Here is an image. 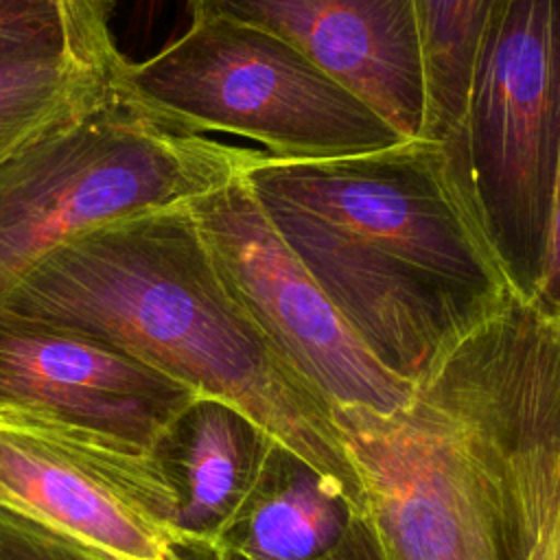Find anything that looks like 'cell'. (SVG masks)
<instances>
[{
  "label": "cell",
  "instance_id": "16",
  "mask_svg": "<svg viewBox=\"0 0 560 560\" xmlns=\"http://www.w3.org/2000/svg\"><path fill=\"white\" fill-rule=\"evenodd\" d=\"M61 55L72 57L59 0H0V61Z\"/></svg>",
  "mask_w": 560,
  "mask_h": 560
},
{
  "label": "cell",
  "instance_id": "6",
  "mask_svg": "<svg viewBox=\"0 0 560 560\" xmlns=\"http://www.w3.org/2000/svg\"><path fill=\"white\" fill-rule=\"evenodd\" d=\"M385 560H510L483 433L444 359L392 413L337 407Z\"/></svg>",
  "mask_w": 560,
  "mask_h": 560
},
{
  "label": "cell",
  "instance_id": "3",
  "mask_svg": "<svg viewBox=\"0 0 560 560\" xmlns=\"http://www.w3.org/2000/svg\"><path fill=\"white\" fill-rule=\"evenodd\" d=\"M260 155L177 129L120 85L0 164V300L57 245L195 201L243 177Z\"/></svg>",
  "mask_w": 560,
  "mask_h": 560
},
{
  "label": "cell",
  "instance_id": "18",
  "mask_svg": "<svg viewBox=\"0 0 560 560\" xmlns=\"http://www.w3.org/2000/svg\"><path fill=\"white\" fill-rule=\"evenodd\" d=\"M0 560H112L74 538L0 505Z\"/></svg>",
  "mask_w": 560,
  "mask_h": 560
},
{
  "label": "cell",
  "instance_id": "9",
  "mask_svg": "<svg viewBox=\"0 0 560 560\" xmlns=\"http://www.w3.org/2000/svg\"><path fill=\"white\" fill-rule=\"evenodd\" d=\"M186 206L232 295L332 409L392 413L409 402L416 385L389 372L352 332L243 177Z\"/></svg>",
  "mask_w": 560,
  "mask_h": 560
},
{
  "label": "cell",
  "instance_id": "5",
  "mask_svg": "<svg viewBox=\"0 0 560 560\" xmlns=\"http://www.w3.org/2000/svg\"><path fill=\"white\" fill-rule=\"evenodd\" d=\"M118 81L177 129L243 136L282 160H335L407 140L289 42L219 15L192 18L142 61L125 59Z\"/></svg>",
  "mask_w": 560,
  "mask_h": 560
},
{
  "label": "cell",
  "instance_id": "12",
  "mask_svg": "<svg viewBox=\"0 0 560 560\" xmlns=\"http://www.w3.org/2000/svg\"><path fill=\"white\" fill-rule=\"evenodd\" d=\"M217 551L221 560H385L370 516L280 442Z\"/></svg>",
  "mask_w": 560,
  "mask_h": 560
},
{
  "label": "cell",
  "instance_id": "14",
  "mask_svg": "<svg viewBox=\"0 0 560 560\" xmlns=\"http://www.w3.org/2000/svg\"><path fill=\"white\" fill-rule=\"evenodd\" d=\"M118 90V77L70 55L0 61V164Z\"/></svg>",
  "mask_w": 560,
  "mask_h": 560
},
{
  "label": "cell",
  "instance_id": "7",
  "mask_svg": "<svg viewBox=\"0 0 560 560\" xmlns=\"http://www.w3.org/2000/svg\"><path fill=\"white\" fill-rule=\"evenodd\" d=\"M444 361L501 483L510 560H560V319L512 293Z\"/></svg>",
  "mask_w": 560,
  "mask_h": 560
},
{
  "label": "cell",
  "instance_id": "4",
  "mask_svg": "<svg viewBox=\"0 0 560 560\" xmlns=\"http://www.w3.org/2000/svg\"><path fill=\"white\" fill-rule=\"evenodd\" d=\"M446 168L510 291L542 278L560 164V0H501L479 42Z\"/></svg>",
  "mask_w": 560,
  "mask_h": 560
},
{
  "label": "cell",
  "instance_id": "2",
  "mask_svg": "<svg viewBox=\"0 0 560 560\" xmlns=\"http://www.w3.org/2000/svg\"><path fill=\"white\" fill-rule=\"evenodd\" d=\"M0 308L98 337L234 405L368 514L335 409L232 295L186 203L57 245Z\"/></svg>",
  "mask_w": 560,
  "mask_h": 560
},
{
  "label": "cell",
  "instance_id": "19",
  "mask_svg": "<svg viewBox=\"0 0 560 560\" xmlns=\"http://www.w3.org/2000/svg\"><path fill=\"white\" fill-rule=\"evenodd\" d=\"M532 306L549 319H560V164H558V179H556V199H553L551 232L547 243V258H545L542 278L532 300Z\"/></svg>",
  "mask_w": 560,
  "mask_h": 560
},
{
  "label": "cell",
  "instance_id": "17",
  "mask_svg": "<svg viewBox=\"0 0 560 560\" xmlns=\"http://www.w3.org/2000/svg\"><path fill=\"white\" fill-rule=\"evenodd\" d=\"M59 4L66 15L72 57L118 77L127 57L116 46L112 33L114 0H59Z\"/></svg>",
  "mask_w": 560,
  "mask_h": 560
},
{
  "label": "cell",
  "instance_id": "1",
  "mask_svg": "<svg viewBox=\"0 0 560 560\" xmlns=\"http://www.w3.org/2000/svg\"><path fill=\"white\" fill-rule=\"evenodd\" d=\"M243 179L352 332L411 385L512 295L438 142L335 160L262 153Z\"/></svg>",
  "mask_w": 560,
  "mask_h": 560
},
{
  "label": "cell",
  "instance_id": "8",
  "mask_svg": "<svg viewBox=\"0 0 560 560\" xmlns=\"http://www.w3.org/2000/svg\"><path fill=\"white\" fill-rule=\"evenodd\" d=\"M0 505L112 560H221L179 532L149 455L13 411H0Z\"/></svg>",
  "mask_w": 560,
  "mask_h": 560
},
{
  "label": "cell",
  "instance_id": "10",
  "mask_svg": "<svg viewBox=\"0 0 560 560\" xmlns=\"http://www.w3.org/2000/svg\"><path fill=\"white\" fill-rule=\"evenodd\" d=\"M195 396L98 337L0 308V411L70 427L149 455Z\"/></svg>",
  "mask_w": 560,
  "mask_h": 560
},
{
  "label": "cell",
  "instance_id": "11",
  "mask_svg": "<svg viewBox=\"0 0 560 560\" xmlns=\"http://www.w3.org/2000/svg\"><path fill=\"white\" fill-rule=\"evenodd\" d=\"M192 18L262 28L304 52L407 140L427 125L424 57L413 0H188Z\"/></svg>",
  "mask_w": 560,
  "mask_h": 560
},
{
  "label": "cell",
  "instance_id": "13",
  "mask_svg": "<svg viewBox=\"0 0 560 560\" xmlns=\"http://www.w3.org/2000/svg\"><path fill=\"white\" fill-rule=\"evenodd\" d=\"M276 440L247 413L210 396L182 407L149 451L175 501V523L188 538L217 549Z\"/></svg>",
  "mask_w": 560,
  "mask_h": 560
},
{
  "label": "cell",
  "instance_id": "15",
  "mask_svg": "<svg viewBox=\"0 0 560 560\" xmlns=\"http://www.w3.org/2000/svg\"><path fill=\"white\" fill-rule=\"evenodd\" d=\"M501 0H413L427 81L424 138L446 147L459 131L483 31Z\"/></svg>",
  "mask_w": 560,
  "mask_h": 560
}]
</instances>
